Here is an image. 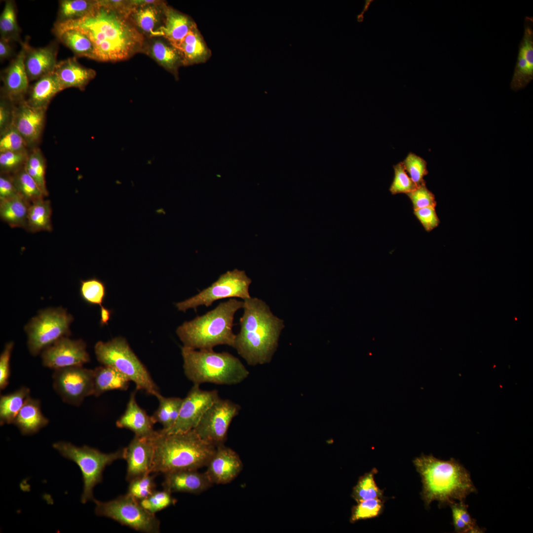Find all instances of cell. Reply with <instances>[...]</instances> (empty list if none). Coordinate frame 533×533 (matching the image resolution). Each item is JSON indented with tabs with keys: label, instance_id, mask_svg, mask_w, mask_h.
I'll use <instances>...</instances> for the list:
<instances>
[{
	"label": "cell",
	"instance_id": "cell-1",
	"mask_svg": "<svg viewBox=\"0 0 533 533\" xmlns=\"http://www.w3.org/2000/svg\"><path fill=\"white\" fill-rule=\"evenodd\" d=\"M54 27L75 29L85 35L93 47V59L114 62L126 59L140 49L143 37L120 11L97 0L86 16L75 20L55 23Z\"/></svg>",
	"mask_w": 533,
	"mask_h": 533
},
{
	"label": "cell",
	"instance_id": "cell-2",
	"mask_svg": "<svg viewBox=\"0 0 533 533\" xmlns=\"http://www.w3.org/2000/svg\"><path fill=\"white\" fill-rule=\"evenodd\" d=\"M240 331L233 347L249 365L270 362L284 327L283 321L274 315L267 305L257 298L243 301Z\"/></svg>",
	"mask_w": 533,
	"mask_h": 533
},
{
	"label": "cell",
	"instance_id": "cell-3",
	"mask_svg": "<svg viewBox=\"0 0 533 533\" xmlns=\"http://www.w3.org/2000/svg\"><path fill=\"white\" fill-rule=\"evenodd\" d=\"M414 463L421 478V495L426 506L434 500L441 505L464 501L469 495L477 492L469 472L453 458L444 460L423 455Z\"/></svg>",
	"mask_w": 533,
	"mask_h": 533
},
{
	"label": "cell",
	"instance_id": "cell-4",
	"mask_svg": "<svg viewBox=\"0 0 533 533\" xmlns=\"http://www.w3.org/2000/svg\"><path fill=\"white\" fill-rule=\"evenodd\" d=\"M151 473L198 470L206 466L216 447L201 439L194 429L180 433L156 431Z\"/></svg>",
	"mask_w": 533,
	"mask_h": 533
},
{
	"label": "cell",
	"instance_id": "cell-5",
	"mask_svg": "<svg viewBox=\"0 0 533 533\" xmlns=\"http://www.w3.org/2000/svg\"><path fill=\"white\" fill-rule=\"evenodd\" d=\"M243 301L235 299L220 303L215 308L179 326L176 334L183 346L197 350H212L218 345L233 347L234 315Z\"/></svg>",
	"mask_w": 533,
	"mask_h": 533
},
{
	"label": "cell",
	"instance_id": "cell-6",
	"mask_svg": "<svg viewBox=\"0 0 533 533\" xmlns=\"http://www.w3.org/2000/svg\"><path fill=\"white\" fill-rule=\"evenodd\" d=\"M181 354L184 373L194 384L205 382L236 384L249 374L238 358L227 352L197 350L183 346Z\"/></svg>",
	"mask_w": 533,
	"mask_h": 533
},
{
	"label": "cell",
	"instance_id": "cell-7",
	"mask_svg": "<svg viewBox=\"0 0 533 533\" xmlns=\"http://www.w3.org/2000/svg\"><path fill=\"white\" fill-rule=\"evenodd\" d=\"M97 360L102 365L112 366L133 381L136 390H142L157 398L161 394L148 371L123 337L107 342L99 341L94 347Z\"/></svg>",
	"mask_w": 533,
	"mask_h": 533
},
{
	"label": "cell",
	"instance_id": "cell-8",
	"mask_svg": "<svg viewBox=\"0 0 533 533\" xmlns=\"http://www.w3.org/2000/svg\"><path fill=\"white\" fill-rule=\"evenodd\" d=\"M53 447L61 456L75 462L79 467L83 482L81 496L82 503L94 500L93 489L103 480V473L106 467L114 461L123 459V449L106 454L99 450L84 445L77 447L70 442L60 441L53 444Z\"/></svg>",
	"mask_w": 533,
	"mask_h": 533
},
{
	"label": "cell",
	"instance_id": "cell-9",
	"mask_svg": "<svg viewBox=\"0 0 533 533\" xmlns=\"http://www.w3.org/2000/svg\"><path fill=\"white\" fill-rule=\"evenodd\" d=\"M73 316L62 307L39 311L25 327L30 353L36 356L59 339L70 334Z\"/></svg>",
	"mask_w": 533,
	"mask_h": 533
},
{
	"label": "cell",
	"instance_id": "cell-10",
	"mask_svg": "<svg viewBox=\"0 0 533 533\" xmlns=\"http://www.w3.org/2000/svg\"><path fill=\"white\" fill-rule=\"evenodd\" d=\"M96 515L111 518L121 525L146 533L160 532V521L145 509L138 500L126 494L108 501L94 499Z\"/></svg>",
	"mask_w": 533,
	"mask_h": 533
},
{
	"label": "cell",
	"instance_id": "cell-11",
	"mask_svg": "<svg viewBox=\"0 0 533 533\" xmlns=\"http://www.w3.org/2000/svg\"><path fill=\"white\" fill-rule=\"evenodd\" d=\"M252 280L244 270L237 268L221 275L210 286L196 295L175 304L178 310L186 312L198 306H210L215 301L230 298L244 300L251 297L249 289Z\"/></svg>",
	"mask_w": 533,
	"mask_h": 533
},
{
	"label": "cell",
	"instance_id": "cell-12",
	"mask_svg": "<svg viewBox=\"0 0 533 533\" xmlns=\"http://www.w3.org/2000/svg\"><path fill=\"white\" fill-rule=\"evenodd\" d=\"M53 387L63 402L80 405L93 394V370L72 366L54 370Z\"/></svg>",
	"mask_w": 533,
	"mask_h": 533
},
{
	"label": "cell",
	"instance_id": "cell-13",
	"mask_svg": "<svg viewBox=\"0 0 533 533\" xmlns=\"http://www.w3.org/2000/svg\"><path fill=\"white\" fill-rule=\"evenodd\" d=\"M240 409L232 401L219 398L205 412L194 429L201 439L216 447L224 444L229 425Z\"/></svg>",
	"mask_w": 533,
	"mask_h": 533
},
{
	"label": "cell",
	"instance_id": "cell-14",
	"mask_svg": "<svg viewBox=\"0 0 533 533\" xmlns=\"http://www.w3.org/2000/svg\"><path fill=\"white\" fill-rule=\"evenodd\" d=\"M193 384L183 399L179 416L174 425L166 433L184 432L194 429L209 407L220 397L216 390H203Z\"/></svg>",
	"mask_w": 533,
	"mask_h": 533
},
{
	"label": "cell",
	"instance_id": "cell-15",
	"mask_svg": "<svg viewBox=\"0 0 533 533\" xmlns=\"http://www.w3.org/2000/svg\"><path fill=\"white\" fill-rule=\"evenodd\" d=\"M42 363L44 366L54 370L82 366L90 361L86 345L82 340H72L62 337L42 351Z\"/></svg>",
	"mask_w": 533,
	"mask_h": 533
},
{
	"label": "cell",
	"instance_id": "cell-16",
	"mask_svg": "<svg viewBox=\"0 0 533 533\" xmlns=\"http://www.w3.org/2000/svg\"><path fill=\"white\" fill-rule=\"evenodd\" d=\"M155 432L148 436L135 435L129 445L123 449V459L127 462L126 479L128 482L152 473Z\"/></svg>",
	"mask_w": 533,
	"mask_h": 533
},
{
	"label": "cell",
	"instance_id": "cell-17",
	"mask_svg": "<svg viewBox=\"0 0 533 533\" xmlns=\"http://www.w3.org/2000/svg\"><path fill=\"white\" fill-rule=\"evenodd\" d=\"M46 110L33 107L25 100L14 104L12 124L28 147H33L39 141L44 127Z\"/></svg>",
	"mask_w": 533,
	"mask_h": 533
},
{
	"label": "cell",
	"instance_id": "cell-18",
	"mask_svg": "<svg viewBox=\"0 0 533 533\" xmlns=\"http://www.w3.org/2000/svg\"><path fill=\"white\" fill-rule=\"evenodd\" d=\"M206 466L205 472L213 484H226L237 477L243 465L235 451L222 444L216 447Z\"/></svg>",
	"mask_w": 533,
	"mask_h": 533
},
{
	"label": "cell",
	"instance_id": "cell-19",
	"mask_svg": "<svg viewBox=\"0 0 533 533\" xmlns=\"http://www.w3.org/2000/svg\"><path fill=\"white\" fill-rule=\"evenodd\" d=\"M21 48L1 73L3 97L13 104L24 100L28 92L30 82L25 70L24 60L26 41L21 43Z\"/></svg>",
	"mask_w": 533,
	"mask_h": 533
},
{
	"label": "cell",
	"instance_id": "cell-20",
	"mask_svg": "<svg viewBox=\"0 0 533 533\" xmlns=\"http://www.w3.org/2000/svg\"><path fill=\"white\" fill-rule=\"evenodd\" d=\"M533 19L526 16L524 33L519 45L518 54L510 83L511 89H524L533 79Z\"/></svg>",
	"mask_w": 533,
	"mask_h": 533
},
{
	"label": "cell",
	"instance_id": "cell-21",
	"mask_svg": "<svg viewBox=\"0 0 533 533\" xmlns=\"http://www.w3.org/2000/svg\"><path fill=\"white\" fill-rule=\"evenodd\" d=\"M164 474L162 485L163 489L171 493L181 492L199 494L212 486L206 472L198 470H181Z\"/></svg>",
	"mask_w": 533,
	"mask_h": 533
},
{
	"label": "cell",
	"instance_id": "cell-22",
	"mask_svg": "<svg viewBox=\"0 0 533 533\" xmlns=\"http://www.w3.org/2000/svg\"><path fill=\"white\" fill-rule=\"evenodd\" d=\"M25 41L24 65L29 81L53 73L58 63L57 45L53 43L42 47L33 48Z\"/></svg>",
	"mask_w": 533,
	"mask_h": 533
},
{
	"label": "cell",
	"instance_id": "cell-23",
	"mask_svg": "<svg viewBox=\"0 0 533 533\" xmlns=\"http://www.w3.org/2000/svg\"><path fill=\"white\" fill-rule=\"evenodd\" d=\"M135 395L136 391L131 394L125 411L116 421V425L119 428L130 430L135 436L152 435L155 431L153 429V425L155 423L152 417L149 416L139 406Z\"/></svg>",
	"mask_w": 533,
	"mask_h": 533
},
{
	"label": "cell",
	"instance_id": "cell-24",
	"mask_svg": "<svg viewBox=\"0 0 533 533\" xmlns=\"http://www.w3.org/2000/svg\"><path fill=\"white\" fill-rule=\"evenodd\" d=\"M53 73L63 89L75 87L84 90L96 75L95 71L82 66L76 57L58 62Z\"/></svg>",
	"mask_w": 533,
	"mask_h": 533
},
{
	"label": "cell",
	"instance_id": "cell-25",
	"mask_svg": "<svg viewBox=\"0 0 533 533\" xmlns=\"http://www.w3.org/2000/svg\"><path fill=\"white\" fill-rule=\"evenodd\" d=\"M49 420L42 414L39 400L31 398L27 399L17 415L13 424L23 435L37 433L46 426Z\"/></svg>",
	"mask_w": 533,
	"mask_h": 533
},
{
	"label": "cell",
	"instance_id": "cell-26",
	"mask_svg": "<svg viewBox=\"0 0 533 533\" xmlns=\"http://www.w3.org/2000/svg\"><path fill=\"white\" fill-rule=\"evenodd\" d=\"M57 77L52 73L37 79L29 89V95L26 102L31 106L47 109L53 98L62 91Z\"/></svg>",
	"mask_w": 533,
	"mask_h": 533
},
{
	"label": "cell",
	"instance_id": "cell-27",
	"mask_svg": "<svg viewBox=\"0 0 533 533\" xmlns=\"http://www.w3.org/2000/svg\"><path fill=\"white\" fill-rule=\"evenodd\" d=\"M130 380L115 368L102 365L93 370V394L98 397L103 393L114 390H126Z\"/></svg>",
	"mask_w": 533,
	"mask_h": 533
},
{
	"label": "cell",
	"instance_id": "cell-28",
	"mask_svg": "<svg viewBox=\"0 0 533 533\" xmlns=\"http://www.w3.org/2000/svg\"><path fill=\"white\" fill-rule=\"evenodd\" d=\"M165 16L164 25L157 29V36H164L175 47L195 25L185 15L173 9H167Z\"/></svg>",
	"mask_w": 533,
	"mask_h": 533
},
{
	"label": "cell",
	"instance_id": "cell-29",
	"mask_svg": "<svg viewBox=\"0 0 533 533\" xmlns=\"http://www.w3.org/2000/svg\"><path fill=\"white\" fill-rule=\"evenodd\" d=\"M30 203L20 195L0 201V217L12 228H25Z\"/></svg>",
	"mask_w": 533,
	"mask_h": 533
},
{
	"label": "cell",
	"instance_id": "cell-30",
	"mask_svg": "<svg viewBox=\"0 0 533 533\" xmlns=\"http://www.w3.org/2000/svg\"><path fill=\"white\" fill-rule=\"evenodd\" d=\"M52 208L50 200L41 198L30 203L25 229L35 233L51 231Z\"/></svg>",
	"mask_w": 533,
	"mask_h": 533
},
{
	"label": "cell",
	"instance_id": "cell-31",
	"mask_svg": "<svg viewBox=\"0 0 533 533\" xmlns=\"http://www.w3.org/2000/svg\"><path fill=\"white\" fill-rule=\"evenodd\" d=\"M53 31L58 39L76 56L93 59V47L85 35L75 29L54 27Z\"/></svg>",
	"mask_w": 533,
	"mask_h": 533
},
{
	"label": "cell",
	"instance_id": "cell-32",
	"mask_svg": "<svg viewBox=\"0 0 533 533\" xmlns=\"http://www.w3.org/2000/svg\"><path fill=\"white\" fill-rule=\"evenodd\" d=\"M30 396V389L22 386L0 398V424L13 423L18 413Z\"/></svg>",
	"mask_w": 533,
	"mask_h": 533
},
{
	"label": "cell",
	"instance_id": "cell-33",
	"mask_svg": "<svg viewBox=\"0 0 533 533\" xmlns=\"http://www.w3.org/2000/svg\"><path fill=\"white\" fill-rule=\"evenodd\" d=\"M175 48L187 63H195L205 60L208 51L194 26L182 41Z\"/></svg>",
	"mask_w": 533,
	"mask_h": 533
},
{
	"label": "cell",
	"instance_id": "cell-34",
	"mask_svg": "<svg viewBox=\"0 0 533 533\" xmlns=\"http://www.w3.org/2000/svg\"><path fill=\"white\" fill-rule=\"evenodd\" d=\"M159 406L152 416L155 423H160L162 431L169 430L175 424L180 411L183 399L179 397H165L160 395L157 398Z\"/></svg>",
	"mask_w": 533,
	"mask_h": 533
},
{
	"label": "cell",
	"instance_id": "cell-35",
	"mask_svg": "<svg viewBox=\"0 0 533 533\" xmlns=\"http://www.w3.org/2000/svg\"><path fill=\"white\" fill-rule=\"evenodd\" d=\"M97 4V0H60L55 22L63 23L82 18L88 15Z\"/></svg>",
	"mask_w": 533,
	"mask_h": 533
},
{
	"label": "cell",
	"instance_id": "cell-36",
	"mask_svg": "<svg viewBox=\"0 0 533 533\" xmlns=\"http://www.w3.org/2000/svg\"><path fill=\"white\" fill-rule=\"evenodd\" d=\"M15 2L6 0L0 16V38L10 42L19 41L20 43V32L16 18Z\"/></svg>",
	"mask_w": 533,
	"mask_h": 533
},
{
	"label": "cell",
	"instance_id": "cell-37",
	"mask_svg": "<svg viewBox=\"0 0 533 533\" xmlns=\"http://www.w3.org/2000/svg\"><path fill=\"white\" fill-rule=\"evenodd\" d=\"M24 168L37 184L44 197L48 194L45 180L46 164L44 156L38 148L29 154Z\"/></svg>",
	"mask_w": 533,
	"mask_h": 533
},
{
	"label": "cell",
	"instance_id": "cell-38",
	"mask_svg": "<svg viewBox=\"0 0 533 533\" xmlns=\"http://www.w3.org/2000/svg\"><path fill=\"white\" fill-rule=\"evenodd\" d=\"M19 195L29 203L45 197L35 180L27 173L24 166L11 175Z\"/></svg>",
	"mask_w": 533,
	"mask_h": 533
},
{
	"label": "cell",
	"instance_id": "cell-39",
	"mask_svg": "<svg viewBox=\"0 0 533 533\" xmlns=\"http://www.w3.org/2000/svg\"><path fill=\"white\" fill-rule=\"evenodd\" d=\"M452 510L453 524L455 532L459 533H483L484 529L480 528L476 520L472 518L468 511V505L464 501L454 502L449 505Z\"/></svg>",
	"mask_w": 533,
	"mask_h": 533
},
{
	"label": "cell",
	"instance_id": "cell-40",
	"mask_svg": "<svg viewBox=\"0 0 533 533\" xmlns=\"http://www.w3.org/2000/svg\"><path fill=\"white\" fill-rule=\"evenodd\" d=\"M376 473L375 469L366 473L361 477L356 485L353 490L352 496L358 503L365 500L381 498L383 496V491L377 485L374 475Z\"/></svg>",
	"mask_w": 533,
	"mask_h": 533
},
{
	"label": "cell",
	"instance_id": "cell-41",
	"mask_svg": "<svg viewBox=\"0 0 533 533\" xmlns=\"http://www.w3.org/2000/svg\"><path fill=\"white\" fill-rule=\"evenodd\" d=\"M135 9L133 17L137 26L144 33L156 36L155 30L159 21L158 9L152 4L140 5Z\"/></svg>",
	"mask_w": 533,
	"mask_h": 533
},
{
	"label": "cell",
	"instance_id": "cell-42",
	"mask_svg": "<svg viewBox=\"0 0 533 533\" xmlns=\"http://www.w3.org/2000/svg\"><path fill=\"white\" fill-rule=\"evenodd\" d=\"M150 53L161 65L169 69L176 67L180 57L179 52L175 48L160 40H156L152 44Z\"/></svg>",
	"mask_w": 533,
	"mask_h": 533
},
{
	"label": "cell",
	"instance_id": "cell-43",
	"mask_svg": "<svg viewBox=\"0 0 533 533\" xmlns=\"http://www.w3.org/2000/svg\"><path fill=\"white\" fill-rule=\"evenodd\" d=\"M80 294L83 299L90 305L102 306L106 296V287L100 280L92 278L80 283Z\"/></svg>",
	"mask_w": 533,
	"mask_h": 533
},
{
	"label": "cell",
	"instance_id": "cell-44",
	"mask_svg": "<svg viewBox=\"0 0 533 533\" xmlns=\"http://www.w3.org/2000/svg\"><path fill=\"white\" fill-rule=\"evenodd\" d=\"M140 505L152 514H155L177 502L176 498L171 493L163 489V491H155L148 497L139 501Z\"/></svg>",
	"mask_w": 533,
	"mask_h": 533
},
{
	"label": "cell",
	"instance_id": "cell-45",
	"mask_svg": "<svg viewBox=\"0 0 533 533\" xmlns=\"http://www.w3.org/2000/svg\"><path fill=\"white\" fill-rule=\"evenodd\" d=\"M155 476L147 473L130 481L127 493L138 501L148 497L156 490Z\"/></svg>",
	"mask_w": 533,
	"mask_h": 533
},
{
	"label": "cell",
	"instance_id": "cell-46",
	"mask_svg": "<svg viewBox=\"0 0 533 533\" xmlns=\"http://www.w3.org/2000/svg\"><path fill=\"white\" fill-rule=\"evenodd\" d=\"M410 178L418 187L425 184L423 177L428 174L426 161L415 153L410 152L402 162Z\"/></svg>",
	"mask_w": 533,
	"mask_h": 533
},
{
	"label": "cell",
	"instance_id": "cell-47",
	"mask_svg": "<svg viewBox=\"0 0 533 533\" xmlns=\"http://www.w3.org/2000/svg\"><path fill=\"white\" fill-rule=\"evenodd\" d=\"M29 153L25 151H8L0 152L1 173L12 175L24 166Z\"/></svg>",
	"mask_w": 533,
	"mask_h": 533
},
{
	"label": "cell",
	"instance_id": "cell-48",
	"mask_svg": "<svg viewBox=\"0 0 533 533\" xmlns=\"http://www.w3.org/2000/svg\"><path fill=\"white\" fill-rule=\"evenodd\" d=\"M383 508L381 498L365 500L357 503L352 509L351 522L376 517L380 514Z\"/></svg>",
	"mask_w": 533,
	"mask_h": 533
},
{
	"label": "cell",
	"instance_id": "cell-49",
	"mask_svg": "<svg viewBox=\"0 0 533 533\" xmlns=\"http://www.w3.org/2000/svg\"><path fill=\"white\" fill-rule=\"evenodd\" d=\"M27 147L21 135L12 124L0 133V152L25 151H27Z\"/></svg>",
	"mask_w": 533,
	"mask_h": 533
},
{
	"label": "cell",
	"instance_id": "cell-50",
	"mask_svg": "<svg viewBox=\"0 0 533 533\" xmlns=\"http://www.w3.org/2000/svg\"><path fill=\"white\" fill-rule=\"evenodd\" d=\"M394 177L389 190L392 194L408 193L416 190L418 187L407 175L402 162L393 166Z\"/></svg>",
	"mask_w": 533,
	"mask_h": 533
},
{
	"label": "cell",
	"instance_id": "cell-51",
	"mask_svg": "<svg viewBox=\"0 0 533 533\" xmlns=\"http://www.w3.org/2000/svg\"><path fill=\"white\" fill-rule=\"evenodd\" d=\"M406 194L411 200L414 210L426 207H436L435 196L426 188L425 184Z\"/></svg>",
	"mask_w": 533,
	"mask_h": 533
},
{
	"label": "cell",
	"instance_id": "cell-52",
	"mask_svg": "<svg viewBox=\"0 0 533 533\" xmlns=\"http://www.w3.org/2000/svg\"><path fill=\"white\" fill-rule=\"evenodd\" d=\"M414 213L425 230L427 232L432 230L437 227L440 224V220L437 215L435 207H423L415 210Z\"/></svg>",
	"mask_w": 533,
	"mask_h": 533
},
{
	"label": "cell",
	"instance_id": "cell-53",
	"mask_svg": "<svg viewBox=\"0 0 533 533\" xmlns=\"http://www.w3.org/2000/svg\"><path fill=\"white\" fill-rule=\"evenodd\" d=\"M14 343L10 342L5 344L0 356V389H4L8 385L10 376V359Z\"/></svg>",
	"mask_w": 533,
	"mask_h": 533
},
{
	"label": "cell",
	"instance_id": "cell-54",
	"mask_svg": "<svg viewBox=\"0 0 533 533\" xmlns=\"http://www.w3.org/2000/svg\"><path fill=\"white\" fill-rule=\"evenodd\" d=\"M14 104L2 97L0 102V131L3 132L12 124Z\"/></svg>",
	"mask_w": 533,
	"mask_h": 533
},
{
	"label": "cell",
	"instance_id": "cell-55",
	"mask_svg": "<svg viewBox=\"0 0 533 533\" xmlns=\"http://www.w3.org/2000/svg\"><path fill=\"white\" fill-rule=\"evenodd\" d=\"M18 194L11 175L1 173L0 176V201Z\"/></svg>",
	"mask_w": 533,
	"mask_h": 533
},
{
	"label": "cell",
	"instance_id": "cell-56",
	"mask_svg": "<svg viewBox=\"0 0 533 533\" xmlns=\"http://www.w3.org/2000/svg\"><path fill=\"white\" fill-rule=\"evenodd\" d=\"M10 41L0 38V60L1 62L10 58L13 54V48Z\"/></svg>",
	"mask_w": 533,
	"mask_h": 533
},
{
	"label": "cell",
	"instance_id": "cell-57",
	"mask_svg": "<svg viewBox=\"0 0 533 533\" xmlns=\"http://www.w3.org/2000/svg\"><path fill=\"white\" fill-rule=\"evenodd\" d=\"M100 315L101 325H107L111 318V311L102 305L100 308Z\"/></svg>",
	"mask_w": 533,
	"mask_h": 533
},
{
	"label": "cell",
	"instance_id": "cell-58",
	"mask_svg": "<svg viewBox=\"0 0 533 533\" xmlns=\"http://www.w3.org/2000/svg\"><path fill=\"white\" fill-rule=\"evenodd\" d=\"M373 1H374L373 0H365L363 8L362 11L360 12V13H359V14L360 15H361L362 16H364V13H365L366 12H367L369 10L371 4H372V2Z\"/></svg>",
	"mask_w": 533,
	"mask_h": 533
}]
</instances>
